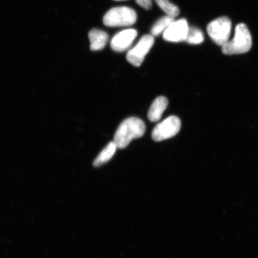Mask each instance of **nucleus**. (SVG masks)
<instances>
[{"label": "nucleus", "instance_id": "6", "mask_svg": "<svg viewBox=\"0 0 258 258\" xmlns=\"http://www.w3.org/2000/svg\"><path fill=\"white\" fill-rule=\"evenodd\" d=\"M154 43V38L152 35H144L136 46L128 51L126 55L128 62L135 67H140Z\"/></svg>", "mask_w": 258, "mask_h": 258}, {"label": "nucleus", "instance_id": "11", "mask_svg": "<svg viewBox=\"0 0 258 258\" xmlns=\"http://www.w3.org/2000/svg\"><path fill=\"white\" fill-rule=\"evenodd\" d=\"M117 147L114 141L109 143L93 161V166L98 167L108 162L114 156Z\"/></svg>", "mask_w": 258, "mask_h": 258}, {"label": "nucleus", "instance_id": "8", "mask_svg": "<svg viewBox=\"0 0 258 258\" xmlns=\"http://www.w3.org/2000/svg\"><path fill=\"white\" fill-rule=\"evenodd\" d=\"M137 35V31L134 29H128L118 32L111 41L112 49L117 52H122L127 50Z\"/></svg>", "mask_w": 258, "mask_h": 258}, {"label": "nucleus", "instance_id": "9", "mask_svg": "<svg viewBox=\"0 0 258 258\" xmlns=\"http://www.w3.org/2000/svg\"><path fill=\"white\" fill-rule=\"evenodd\" d=\"M168 105V100L166 97L159 96L151 104L148 118L151 121L156 122L160 120L164 111Z\"/></svg>", "mask_w": 258, "mask_h": 258}, {"label": "nucleus", "instance_id": "16", "mask_svg": "<svg viewBox=\"0 0 258 258\" xmlns=\"http://www.w3.org/2000/svg\"><path fill=\"white\" fill-rule=\"evenodd\" d=\"M114 1H125V0H114Z\"/></svg>", "mask_w": 258, "mask_h": 258}, {"label": "nucleus", "instance_id": "14", "mask_svg": "<svg viewBox=\"0 0 258 258\" xmlns=\"http://www.w3.org/2000/svg\"><path fill=\"white\" fill-rule=\"evenodd\" d=\"M204 41L203 32L196 27H189L185 41L189 44H199Z\"/></svg>", "mask_w": 258, "mask_h": 258}, {"label": "nucleus", "instance_id": "15", "mask_svg": "<svg viewBox=\"0 0 258 258\" xmlns=\"http://www.w3.org/2000/svg\"><path fill=\"white\" fill-rule=\"evenodd\" d=\"M135 1L139 6L145 9L150 10L152 8L153 3L151 0H135Z\"/></svg>", "mask_w": 258, "mask_h": 258}, {"label": "nucleus", "instance_id": "4", "mask_svg": "<svg viewBox=\"0 0 258 258\" xmlns=\"http://www.w3.org/2000/svg\"><path fill=\"white\" fill-rule=\"evenodd\" d=\"M232 24L226 16L218 18L210 22L207 27L208 33L213 41L218 46H223L230 38Z\"/></svg>", "mask_w": 258, "mask_h": 258}, {"label": "nucleus", "instance_id": "3", "mask_svg": "<svg viewBox=\"0 0 258 258\" xmlns=\"http://www.w3.org/2000/svg\"><path fill=\"white\" fill-rule=\"evenodd\" d=\"M137 20L136 12L127 7L112 8L103 18L104 24L108 27H127L136 23Z\"/></svg>", "mask_w": 258, "mask_h": 258}, {"label": "nucleus", "instance_id": "13", "mask_svg": "<svg viewBox=\"0 0 258 258\" xmlns=\"http://www.w3.org/2000/svg\"><path fill=\"white\" fill-rule=\"evenodd\" d=\"M155 2L167 15L175 18L179 15V9L171 3L169 0H155Z\"/></svg>", "mask_w": 258, "mask_h": 258}, {"label": "nucleus", "instance_id": "1", "mask_svg": "<svg viewBox=\"0 0 258 258\" xmlns=\"http://www.w3.org/2000/svg\"><path fill=\"white\" fill-rule=\"evenodd\" d=\"M145 124L141 119L130 117L121 122L116 131L114 142L117 148L123 149L134 139L140 138L145 132Z\"/></svg>", "mask_w": 258, "mask_h": 258}, {"label": "nucleus", "instance_id": "2", "mask_svg": "<svg viewBox=\"0 0 258 258\" xmlns=\"http://www.w3.org/2000/svg\"><path fill=\"white\" fill-rule=\"evenodd\" d=\"M251 46L252 39L249 29L246 25L240 24L235 27L233 40L222 46V51L226 55L243 54L249 51Z\"/></svg>", "mask_w": 258, "mask_h": 258}, {"label": "nucleus", "instance_id": "5", "mask_svg": "<svg viewBox=\"0 0 258 258\" xmlns=\"http://www.w3.org/2000/svg\"><path fill=\"white\" fill-rule=\"evenodd\" d=\"M181 127V122L176 116H170L158 124L153 129L152 138L156 142L162 141L175 137Z\"/></svg>", "mask_w": 258, "mask_h": 258}, {"label": "nucleus", "instance_id": "7", "mask_svg": "<svg viewBox=\"0 0 258 258\" xmlns=\"http://www.w3.org/2000/svg\"><path fill=\"white\" fill-rule=\"evenodd\" d=\"M188 30V25L185 19L175 21L164 31V40L174 43L185 41Z\"/></svg>", "mask_w": 258, "mask_h": 258}, {"label": "nucleus", "instance_id": "12", "mask_svg": "<svg viewBox=\"0 0 258 258\" xmlns=\"http://www.w3.org/2000/svg\"><path fill=\"white\" fill-rule=\"evenodd\" d=\"M175 21V18L170 16H163L154 24L151 28V33L153 36H158L168 28L169 26Z\"/></svg>", "mask_w": 258, "mask_h": 258}, {"label": "nucleus", "instance_id": "10", "mask_svg": "<svg viewBox=\"0 0 258 258\" xmlns=\"http://www.w3.org/2000/svg\"><path fill=\"white\" fill-rule=\"evenodd\" d=\"M90 50L99 51L103 49L107 43L108 35L104 31L93 29L89 33Z\"/></svg>", "mask_w": 258, "mask_h": 258}]
</instances>
